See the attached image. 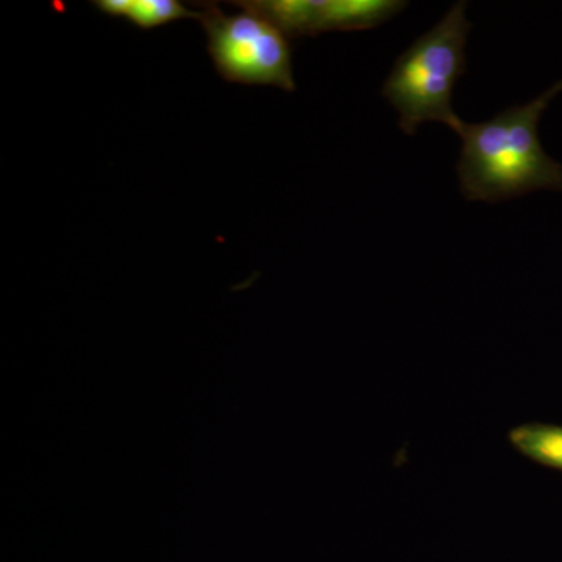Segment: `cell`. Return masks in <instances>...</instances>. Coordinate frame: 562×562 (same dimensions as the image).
Masks as SVG:
<instances>
[{
    "instance_id": "1",
    "label": "cell",
    "mask_w": 562,
    "mask_h": 562,
    "mask_svg": "<svg viewBox=\"0 0 562 562\" xmlns=\"http://www.w3.org/2000/svg\"><path fill=\"white\" fill-rule=\"evenodd\" d=\"M560 92L562 80L490 121L454 125L462 143L458 179L468 201L498 203L532 191H562V165L546 154L538 135L542 114Z\"/></svg>"
},
{
    "instance_id": "2",
    "label": "cell",
    "mask_w": 562,
    "mask_h": 562,
    "mask_svg": "<svg viewBox=\"0 0 562 562\" xmlns=\"http://www.w3.org/2000/svg\"><path fill=\"white\" fill-rule=\"evenodd\" d=\"M468 2L460 0L439 24L414 41L384 81L382 95L398 111V125L414 135L425 122L454 128L461 117L452 109L454 87L465 72V44L472 22Z\"/></svg>"
},
{
    "instance_id": "3",
    "label": "cell",
    "mask_w": 562,
    "mask_h": 562,
    "mask_svg": "<svg viewBox=\"0 0 562 562\" xmlns=\"http://www.w3.org/2000/svg\"><path fill=\"white\" fill-rule=\"evenodd\" d=\"M199 21L209 38L211 60L232 83L266 85L295 91L290 40L251 11L225 14L216 3H201Z\"/></svg>"
},
{
    "instance_id": "4",
    "label": "cell",
    "mask_w": 562,
    "mask_h": 562,
    "mask_svg": "<svg viewBox=\"0 0 562 562\" xmlns=\"http://www.w3.org/2000/svg\"><path fill=\"white\" fill-rule=\"evenodd\" d=\"M406 7L402 0H322L319 33L369 31Z\"/></svg>"
},
{
    "instance_id": "5",
    "label": "cell",
    "mask_w": 562,
    "mask_h": 562,
    "mask_svg": "<svg viewBox=\"0 0 562 562\" xmlns=\"http://www.w3.org/2000/svg\"><path fill=\"white\" fill-rule=\"evenodd\" d=\"M322 0H246L233 2L271 22L288 40L316 36L319 33Z\"/></svg>"
},
{
    "instance_id": "6",
    "label": "cell",
    "mask_w": 562,
    "mask_h": 562,
    "mask_svg": "<svg viewBox=\"0 0 562 562\" xmlns=\"http://www.w3.org/2000/svg\"><path fill=\"white\" fill-rule=\"evenodd\" d=\"M95 9L149 31L180 20H199V11L188 10L177 0H95Z\"/></svg>"
},
{
    "instance_id": "7",
    "label": "cell",
    "mask_w": 562,
    "mask_h": 562,
    "mask_svg": "<svg viewBox=\"0 0 562 562\" xmlns=\"http://www.w3.org/2000/svg\"><path fill=\"white\" fill-rule=\"evenodd\" d=\"M508 441L527 460L562 472V425L542 422L517 425L509 430Z\"/></svg>"
}]
</instances>
